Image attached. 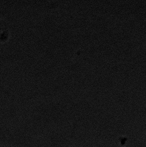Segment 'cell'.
<instances>
[{
  "instance_id": "1",
  "label": "cell",
  "mask_w": 146,
  "mask_h": 147,
  "mask_svg": "<svg viewBox=\"0 0 146 147\" xmlns=\"http://www.w3.org/2000/svg\"><path fill=\"white\" fill-rule=\"evenodd\" d=\"M7 29L0 22V42L6 41L9 37Z\"/></svg>"
}]
</instances>
